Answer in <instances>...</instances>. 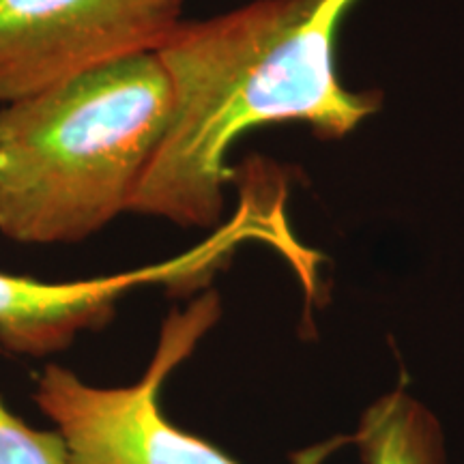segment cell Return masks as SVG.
<instances>
[{
	"instance_id": "6da1fadb",
	"label": "cell",
	"mask_w": 464,
	"mask_h": 464,
	"mask_svg": "<svg viewBox=\"0 0 464 464\" xmlns=\"http://www.w3.org/2000/svg\"><path fill=\"white\" fill-rule=\"evenodd\" d=\"M357 0H256L205 22H181L158 54L172 114L130 211L211 228L235 172L232 144L269 123H304L324 140L381 110L379 92L348 91L335 37Z\"/></svg>"
},
{
	"instance_id": "7a4b0ae2",
	"label": "cell",
	"mask_w": 464,
	"mask_h": 464,
	"mask_svg": "<svg viewBox=\"0 0 464 464\" xmlns=\"http://www.w3.org/2000/svg\"><path fill=\"white\" fill-rule=\"evenodd\" d=\"M172 82L142 52L0 110V232L78 243L130 211L164 140Z\"/></svg>"
},
{
	"instance_id": "3957f363",
	"label": "cell",
	"mask_w": 464,
	"mask_h": 464,
	"mask_svg": "<svg viewBox=\"0 0 464 464\" xmlns=\"http://www.w3.org/2000/svg\"><path fill=\"white\" fill-rule=\"evenodd\" d=\"M222 316L216 290L161 324L153 357L140 381L95 387L72 370L48 363L34 385V402L65 440L72 464H239L205 439L166 420L160 393L168 376L196 351ZM351 437H335L293 456V464H323Z\"/></svg>"
},
{
	"instance_id": "277c9868",
	"label": "cell",
	"mask_w": 464,
	"mask_h": 464,
	"mask_svg": "<svg viewBox=\"0 0 464 464\" xmlns=\"http://www.w3.org/2000/svg\"><path fill=\"white\" fill-rule=\"evenodd\" d=\"M181 9L183 0H0V103L158 52Z\"/></svg>"
},
{
	"instance_id": "5b68a950",
	"label": "cell",
	"mask_w": 464,
	"mask_h": 464,
	"mask_svg": "<svg viewBox=\"0 0 464 464\" xmlns=\"http://www.w3.org/2000/svg\"><path fill=\"white\" fill-rule=\"evenodd\" d=\"M208 260L207 254H188L172 263L75 282H44L0 271V346L33 357L65 351L80 334L106 327L119 301L133 288L189 282Z\"/></svg>"
},
{
	"instance_id": "8992f818",
	"label": "cell",
	"mask_w": 464,
	"mask_h": 464,
	"mask_svg": "<svg viewBox=\"0 0 464 464\" xmlns=\"http://www.w3.org/2000/svg\"><path fill=\"white\" fill-rule=\"evenodd\" d=\"M351 443L363 464H448L439 420L404 390L374 400Z\"/></svg>"
},
{
	"instance_id": "52a82bcc",
	"label": "cell",
	"mask_w": 464,
	"mask_h": 464,
	"mask_svg": "<svg viewBox=\"0 0 464 464\" xmlns=\"http://www.w3.org/2000/svg\"><path fill=\"white\" fill-rule=\"evenodd\" d=\"M0 464H72V458L61 434L28 426L0 398Z\"/></svg>"
}]
</instances>
